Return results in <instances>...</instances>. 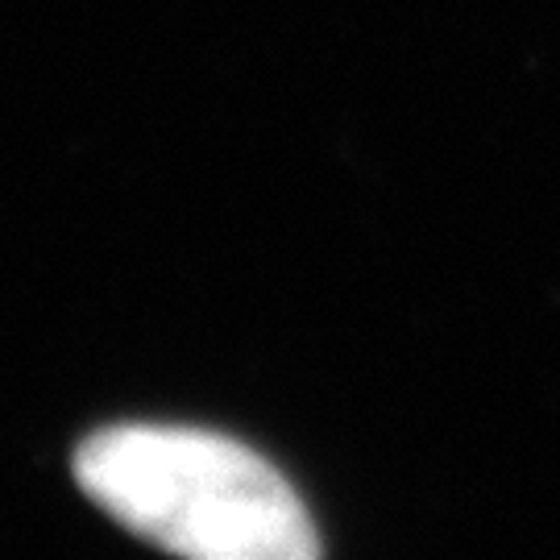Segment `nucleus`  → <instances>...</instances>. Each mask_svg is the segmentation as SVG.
<instances>
[{"instance_id":"f257e3e1","label":"nucleus","mask_w":560,"mask_h":560,"mask_svg":"<svg viewBox=\"0 0 560 560\" xmlns=\"http://www.w3.org/2000/svg\"><path fill=\"white\" fill-rule=\"evenodd\" d=\"M83 494L133 536L200 560L320 552L291 481L254 448L166 423L104 428L75 453Z\"/></svg>"}]
</instances>
